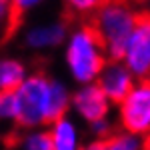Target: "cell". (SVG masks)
<instances>
[{
	"label": "cell",
	"mask_w": 150,
	"mask_h": 150,
	"mask_svg": "<svg viewBox=\"0 0 150 150\" xmlns=\"http://www.w3.org/2000/svg\"><path fill=\"white\" fill-rule=\"evenodd\" d=\"M84 150H146V140L120 130L104 140L86 142Z\"/></svg>",
	"instance_id": "obj_11"
},
{
	"label": "cell",
	"mask_w": 150,
	"mask_h": 150,
	"mask_svg": "<svg viewBox=\"0 0 150 150\" xmlns=\"http://www.w3.org/2000/svg\"><path fill=\"white\" fill-rule=\"evenodd\" d=\"M50 0H14L12 6H14V10L18 12V14H30V12L42 8Z\"/></svg>",
	"instance_id": "obj_17"
},
{
	"label": "cell",
	"mask_w": 150,
	"mask_h": 150,
	"mask_svg": "<svg viewBox=\"0 0 150 150\" xmlns=\"http://www.w3.org/2000/svg\"><path fill=\"white\" fill-rule=\"evenodd\" d=\"M116 122L122 132L144 140L150 136V80H138L126 98L116 104Z\"/></svg>",
	"instance_id": "obj_4"
},
{
	"label": "cell",
	"mask_w": 150,
	"mask_h": 150,
	"mask_svg": "<svg viewBox=\"0 0 150 150\" xmlns=\"http://www.w3.org/2000/svg\"><path fill=\"white\" fill-rule=\"evenodd\" d=\"M88 132H90L92 140H104V138H108V136L114 134L110 118H106V120H98V122L90 124V126H88Z\"/></svg>",
	"instance_id": "obj_16"
},
{
	"label": "cell",
	"mask_w": 150,
	"mask_h": 150,
	"mask_svg": "<svg viewBox=\"0 0 150 150\" xmlns=\"http://www.w3.org/2000/svg\"><path fill=\"white\" fill-rule=\"evenodd\" d=\"M16 150H54L48 128H32L24 130L16 142Z\"/></svg>",
	"instance_id": "obj_12"
},
{
	"label": "cell",
	"mask_w": 150,
	"mask_h": 150,
	"mask_svg": "<svg viewBox=\"0 0 150 150\" xmlns=\"http://www.w3.org/2000/svg\"><path fill=\"white\" fill-rule=\"evenodd\" d=\"M146 14L150 16V0H148V4H146Z\"/></svg>",
	"instance_id": "obj_19"
},
{
	"label": "cell",
	"mask_w": 150,
	"mask_h": 150,
	"mask_svg": "<svg viewBox=\"0 0 150 150\" xmlns=\"http://www.w3.org/2000/svg\"><path fill=\"white\" fill-rule=\"evenodd\" d=\"M18 102V122L22 130L48 128L56 118L70 114L72 90L64 80L44 72H30V76L14 92Z\"/></svg>",
	"instance_id": "obj_1"
},
{
	"label": "cell",
	"mask_w": 150,
	"mask_h": 150,
	"mask_svg": "<svg viewBox=\"0 0 150 150\" xmlns=\"http://www.w3.org/2000/svg\"><path fill=\"white\" fill-rule=\"evenodd\" d=\"M108 60L110 56L92 24H78L68 32L62 46V66L76 86L94 84Z\"/></svg>",
	"instance_id": "obj_2"
},
{
	"label": "cell",
	"mask_w": 150,
	"mask_h": 150,
	"mask_svg": "<svg viewBox=\"0 0 150 150\" xmlns=\"http://www.w3.org/2000/svg\"><path fill=\"white\" fill-rule=\"evenodd\" d=\"M68 32V24L60 18L38 20V22L28 24L22 30V44L30 52L46 54V52H52V50L64 46Z\"/></svg>",
	"instance_id": "obj_7"
},
{
	"label": "cell",
	"mask_w": 150,
	"mask_h": 150,
	"mask_svg": "<svg viewBox=\"0 0 150 150\" xmlns=\"http://www.w3.org/2000/svg\"><path fill=\"white\" fill-rule=\"evenodd\" d=\"M48 134H50L54 150H84L86 146L80 122L72 114H64L56 118L48 126Z\"/></svg>",
	"instance_id": "obj_9"
},
{
	"label": "cell",
	"mask_w": 150,
	"mask_h": 150,
	"mask_svg": "<svg viewBox=\"0 0 150 150\" xmlns=\"http://www.w3.org/2000/svg\"><path fill=\"white\" fill-rule=\"evenodd\" d=\"M114 104L106 98V94L100 90V86L94 84H82L72 90V100H70V114L78 122H84L90 126L98 120L110 118Z\"/></svg>",
	"instance_id": "obj_5"
},
{
	"label": "cell",
	"mask_w": 150,
	"mask_h": 150,
	"mask_svg": "<svg viewBox=\"0 0 150 150\" xmlns=\"http://www.w3.org/2000/svg\"><path fill=\"white\" fill-rule=\"evenodd\" d=\"M106 0H62V4L66 6V10L72 12L74 16H94L98 8L102 6Z\"/></svg>",
	"instance_id": "obj_13"
},
{
	"label": "cell",
	"mask_w": 150,
	"mask_h": 150,
	"mask_svg": "<svg viewBox=\"0 0 150 150\" xmlns=\"http://www.w3.org/2000/svg\"><path fill=\"white\" fill-rule=\"evenodd\" d=\"M136 78L134 74L126 68V64L122 60H108V64L104 66V70L100 72L96 84L100 86V90L106 94V98L112 104L122 102L128 96V92L134 88L136 84Z\"/></svg>",
	"instance_id": "obj_8"
},
{
	"label": "cell",
	"mask_w": 150,
	"mask_h": 150,
	"mask_svg": "<svg viewBox=\"0 0 150 150\" xmlns=\"http://www.w3.org/2000/svg\"><path fill=\"white\" fill-rule=\"evenodd\" d=\"M130 4H134V6H146L148 4V0H128Z\"/></svg>",
	"instance_id": "obj_18"
},
{
	"label": "cell",
	"mask_w": 150,
	"mask_h": 150,
	"mask_svg": "<svg viewBox=\"0 0 150 150\" xmlns=\"http://www.w3.org/2000/svg\"><path fill=\"white\" fill-rule=\"evenodd\" d=\"M136 80H150V16L142 14L134 32L130 34L122 58Z\"/></svg>",
	"instance_id": "obj_6"
},
{
	"label": "cell",
	"mask_w": 150,
	"mask_h": 150,
	"mask_svg": "<svg viewBox=\"0 0 150 150\" xmlns=\"http://www.w3.org/2000/svg\"><path fill=\"white\" fill-rule=\"evenodd\" d=\"M0 2H10V4H12V2H14V0H0Z\"/></svg>",
	"instance_id": "obj_21"
},
{
	"label": "cell",
	"mask_w": 150,
	"mask_h": 150,
	"mask_svg": "<svg viewBox=\"0 0 150 150\" xmlns=\"http://www.w3.org/2000/svg\"><path fill=\"white\" fill-rule=\"evenodd\" d=\"M138 8L128 0H106L98 12L92 16V26L98 32L108 56L112 60H120L124 46L130 34L134 32L140 20Z\"/></svg>",
	"instance_id": "obj_3"
},
{
	"label": "cell",
	"mask_w": 150,
	"mask_h": 150,
	"mask_svg": "<svg viewBox=\"0 0 150 150\" xmlns=\"http://www.w3.org/2000/svg\"><path fill=\"white\" fill-rule=\"evenodd\" d=\"M28 76H30V68L22 58L10 54L0 56V94L16 92Z\"/></svg>",
	"instance_id": "obj_10"
},
{
	"label": "cell",
	"mask_w": 150,
	"mask_h": 150,
	"mask_svg": "<svg viewBox=\"0 0 150 150\" xmlns=\"http://www.w3.org/2000/svg\"><path fill=\"white\" fill-rule=\"evenodd\" d=\"M0 122H10V124L18 122V102L14 92L0 94Z\"/></svg>",
	"instance_id": "obj_14"
},
{
	"label": "cell",
	"mask_w": 150,
	"mask_h": 150,
	"mask_svg": "<svg viewBox=\"0 0 150 150\" xmlns=\"http://www.w3.org/2000/svg\"><path fill=\"white\" fill-rule=\"evenodd\" d=\"M146 150H150V136L146 138Z\"/></svg>",
	"instance_id": "obj_20"
},
{
	"label": "cell",
	"mask_w": 150,
	"mask_h": 150,
	"mask_svg": "<svg viewBox=\"0 0 150 150\" xmlns=\"http://www.w3.org/2000/svg\"><path fill=\"white\" fill-rule=\"evenodd\" d=\"M16 16H18V12L14 10L10 2H0V38L6 36L14 28Z\"/></svg>",
	"instance_id": "obj_15"
}]
</instances>
